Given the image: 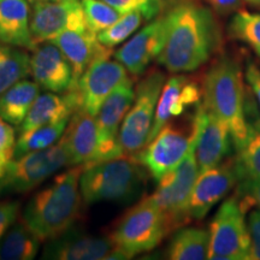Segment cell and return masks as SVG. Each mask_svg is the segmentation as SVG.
Returning a JSON list of instances; mask_svg holds the SVG:
<instances>
[{"instance_id":"40","label":"cell","mask_w":260,"mask_h":260,"mask_svg":"<svg viewBox=\"0 0 260 260\" xmlns=\"http://www.w3.org/2000/svg\"><path fill=\"white\" fill-rule=\"evenodd\" d=\"M246 3H248L249 5L253 6H260V0H245Z\"/></svg>"},{"instance_id":"43","label":"cell","mask_w":260,"mask_h":260,"mask_svg":"<svg viewBox=\"0 0 260 260\" xmlns=\"http://www.w3.org/2000/svg\"><path fill=\"white\" fill-rule=\"evenodd\" d=\"M5 170H6V167H3V165L0 164V174H5Z\"/></svg>"},{"instance_id":"5","label":"cell","mask_w":260,"mask_h":260,"mask_svg":"<svg viewBox=\"0 0 260 260\" xmlns=\"http://www.w3.org/2000/svg\"><path fill=\"white\" fill-rule=\"evenodd\" d=\"M170 233L165 214L144 198L123 214L110 237L115 247L133 258L154 249Z\"/></svg>"},{"instance_id":"23","label":"cell","mask_w":260,"mask_h":260,"mask_svg":"<svg viewBox=\"0 0 260 260\" xmlns=\"http://www.w3.org/2000/svg\"><path fill=\"white\" fill-rule=\"evenodd\" d=\"M76 110V98L69 90L63 95H58V93L53 92L39 94L23 123L19 126V133L69 119Z\"/></svg>"},{"instance_id":"13","label":"cell","mask_w":260,"mask_h":260,"mask_svg":"<svg viewBox=\"0 0 260 260\" xmlns=\"http://www.w3.org/2000/svg\"><path fill=\"white\" fill-rule=\"evenodd\" d=\"M30 30L37 44L51 41L65 30H90L81 0L34 2Z\"/></svg>"},{"instance_id":"36","label":"cell","mask_w":260,"mask_h":260,"mask_svg":"<svg viewBox=\"0 0 260 260\" xmlns=\"http://www.w3.org/2000/svg\"><path fill=\"white\" fill-rule=\"evenodd\" d=\"M236 194L241 198L247 210L253 206L260 209V180H242L240 181Z\"/></svg>"},{"instance_id":"7","label":"cell","mask_w":260,"mask_h":260,"mask_svg":"<svg viewBox=\"0 0 260 260\" xmlns=\"http://www.w3.org/2000/svg\"><path fill=\"white\" fill-rule=\"evenodd\" d=\"M199 174L193 139V144L186 158L176 169L162 176L158 181L157 189L146 198L165 214L171 232L191 219L189 200Z\"/></svg>"},{"instance_id":"19","label":"cell","mask_w":260,"mask_h":260,"mask_svg":"<svg viewBox=\"0 0 260 260\" xmlns=\"http://www.w3.org/2000/svg\"><path fill=\"white\" fill-rule=\"evenodd\" d=\"M115 247L111 237L89 235L71 228L63 235L46 241L42 259L98 260L105 259Z\"/></svg>"},{"instance_id":"44","label":"cell","mask_w":260,"mask_h":260,"mask_svg":"<svg viewBox=\"0 0 260 260\" xmlns=\"http://www.w3.org/2000/svg\"><path fill=\"white\" fill-rule=\"evenodd\" d=\"M3 190H4V186H3V180L0 178V193H2Z\"/></svg>"},{"instance_id":"14","label":"cell","mask_w":260,"mask_h":260,"mask_svg":"<svg viewBox=\"0 0 260 260\" xmlns=\"http://www.w3.org/2000/svg\"><path fill=\"white\" fill-rule=\"evenodd\" d=\"M194 149L199 172L212 169L229 155L233 139L229 129L203 104H198L193 117Z\"/></svg>"},{"instance_id":"8","label":"cell","mask_w":260,"mask_h":260,"mask_svg":"<svg viewBox=\"0 0 260 260\" xmlns=\"http://www.w3.org/2000/svg\"><path fill=\"white\" fill-rule=\"evenodd\" d=\"M247 212L248 210L237 194L220 205L210 225L209 259L248 260Z\"/></svg>"},{"instance_id":"39","label":"cell","mask_w":260,"mask_h":260,"mask_svg":"<svg viewBox=\"0 0 260 260\" xmlns=\"http://www.w3.org/2000/svg\"><path fill=\"white\" fill-rule=\"evenodd\" d=\"M206 3L216 14L220 16H228L237 12L243 5V0H206Z\"/></svg>"},{"instance_id":"22","label":"cell","mask_w":260,"mask_h":260,"mask_svg":"<svg viewBox=\"0 0 260 260\" xmlns=\"http://www.w3.org/2000/svg\"><path fill=\"white\" fill-rule=\"evenodd\" d=\"M30 15L27 0H0V41L34 51L38 44L31 35Z\"/></svg>"},{"instance_id":"35","label":"cell","mask_w":260,"mask_h":260,"mask_svg":"<svg viewBox=\"0 0 260 260\" xmlns=\"http://www.w3.org/2000/svg\"><path fill=\"white\" fill-rule=\"evenodd\" d=\"M247 229L249 235L248 260H260V209L253 206L247 212Z\"/></svg>"},{"instance_id":"17","label":"cell","mask_w":260,"mask_h":260,"mask_svg":"<svg viewBox=\"0 0 260 260\" xmlns=\"http://www.w3.org/2000/svg\"><path fill=\"white\" fill-rule=\"evenodd\" d=\"M30 74L41 88L53 93H65L74 81L73 67L51 41L40 42L32 51Z\"/></svg>"},{"instance_id":"42","label":"cell","mask_w":260,"mask_h":260,"mask_svg":"<svg viewBox=\"0 0 260 260\" xmlns=\"http://www.w3.org/2000/svg\"><path fill=\"white\" fill-rule=\"evenodd\" d=\"M158 2L160 3V4L165 8V6H167V5L169 4V3H170V0H158Z\"/></svg>"},{"instance_id":"27","label":"cell","mask_w":260,"mask_h":260,"mask_svg":"<svg viewBox=\"0 0 260 260\" xmlns=\"http://www.w3.org/2000/svg\"><path fill=\"white\" fill-rule=\"evenodd\" d=\"M30 74L27 52L0 41V95Z\"/></svg>"},{"instance_id":"16","label":"cell","mask_w":260,"mask_h":260,"mask_svg":"<svg viewBox=\"0 0 260 260\" xmlns=\"http://www.w3.org/2000/svg\"><path fill=\"white\" fill-rule=\"evenodd\" d=\"M239 181L235 159H228L217 167L200 172L190 195V218H205L214 205L223 200Z\"/></svg>"},{"instance_id":"3","label":"cell","mask_w":260,"mask_h":260,"mask_svg":"<svg viewBox=\"0 0 260 260\" xmlns=\"http://www.w3.org/2000/svg\"><path fill=\"white\" fill-rule=\"evenodd\" d=\"M203 95L204 105L228 126L239 152L249 140L245 116L246 86L239 61L229 56L214 61L205 76Z\"/></svg>"},{"instance_id":"12","label":"cell","mask_w":260,"mask_h":260,"mask_svg":"<svg viewBox=\"0 0 260 260\" xmlns=\"http://www.w3.org/2000/svg\"><path fill=\"white\" fill-rule=\"evenodd\" d=\"M128 73L118 60L104 58L94 61L69 89L76 98L77 109L96 117L110 94L130 79Z\"/></svg>"},{"instance_id":"31","label":"cell","mask_w":260,"mask_h":260,"mask_svg":"<svg viewBox=\"0 0 260 260\" xmlns=\"http://www.w3.org/2000/svg\"><path fill=\"white\" fill-rule=\"evenodd\" d=\"M88 28L95 34L115 24L122 15L103 0H81Z\"/></svg>"},{"instance_id":"26","label":"cell","mask_w":260,"mask_h":260,"mask_svg":"<svg viewBox=\"0 0 260 260\" xmlns=\"http://www.w3.org/2000/svg\"><path fill=\"white\" fill-rule=\"evenodd\" d=\"M210 233L200 228H183L172 237L168 258L172 260L209 259Z\"/></svg>"},{"instance_id":"6","label":"cell","mask_w":260,"mask_h":260,"mask_svg":"<svg viewBox=\"0 0 260 260\" xmlns=\"http://www.w3.org/2000/svg\"><path fill=\"white\" fill-rule=\"evenodd\" d=\"M165 75L152 70L135 88V99L123 119L119 141L125 155H136L148 144Z\"/></svg>"},{"instance_id":"1","label":"cell","mask_w":260,"mask_h":260,"mask_svg":"<svg viewBox=\"0 0 260 260\" xmlns=\"http://www.w3.org/2000/svg\"><path fill=\"white\" fill-rule=\"evenodd\" d=\"M167 16L168 37L157 61L168 71L191 73L219 50L222 32L206 6L197 0H175Z\"/></svg>"},{"instance_id":"21","label":"cell","mask_w":260,"mask_h":260,"mask_svg":"<svg viewBox=\"0 0 260 260\" xmlns=\"http://www.w3.org/2000/svg\"><path fill=\"white\" fill-rule=\"evenodd\" d=\"M61 140L69 155L70 168L90 164L98 148L96 117L77 109L71 116Z\"/></svg>"},{"instance_id":"45","label":"cell","mask_w":260,"mask_h":260,"mask_svg":"<svg viewBox=\"0 0 260 260\" xmlns=\"http://www.w3.org/2000/svg\"><path fill=\"white\" fill-rule=\"evenodd\" d=\"M3 176H4V174H0V178H2Z\"/></svg>"},{"instance_id":"9","label":"cell","mask_w":260,"mask_h":260,"mask_svg":"<svg viewBox=\"0 0 260 260\" xmlns=\"http://www.w3.org/2000/svg\"><path fill=\"white\" fill-rule=\"evenodd\" d=\"M64 167H70V162L60 139L51 147L29 152L10 161L2 177L3 186L4 189L25 193L40 186Z\"/></svg>"},{"instance_id":"30","label":"cell","mask_w":260,"mask_h":260,"mask_svg":"<svg viewBox=\"0 0 260 260\" xmlns=\"http://www.w3.org/2000/svg\"><path fill=\"white\" fill-rule=\"evenodd\" d=\"M145 21L146 18L144 14L140 11H133L122 15V17L115 24L98 34V40L106 47L112 48L118 46L129 37H132Z\"/></svg>"},{"instance_id":"11","label":"cell","mask_w":260,"mask_h":260,"mask_svg":"<svg viewBox=\"0 0 260 260\" xmlns=\"http://www.w3.org/2000/svg\"><path fill=\"white\" fill-rule=\"evenodd\" d=\"M135 99L133 80H126L118 86L100 107L96 115L98 148L95 157L88 165L125 155L119 141L123 119Z\"/></svg>"},{"instance_id":"28","label":"cell","mask_w":260,"mask_h":260,"mask_svg":"<svg viewBox=\"0 0 260 260\" xmlns=\"http://www.w3.org/2000/svg\"><path fill=\"white\" fill-rule=\"evenodd\" d=\"M69 119H63L58 123H52L38 128L22 132L17 141H16L14 159L27 154L29 152L40 151L51 146L56 145L64 135Z\"/></svg>"},{"instance_id":"33","label":"cell","mask_w":260,"mask_h":260,"mask_svg":"<svg viewBox=\"0 0 260 260\" xmlns=\"http://www.w3.org/2000/svg\"><path fill=\"white\" fill-rule=\"evenodd\" d=\"M103 2L116 9L121 15L133 11L142 12L146 21H152L160 15L164 9V6L158 0H103Z\"/></svg>"},{"instance_id":"41","label":"cell","mask_w":260,"mask_h":260,"mask_svg":"<svg viewBox=\"0 0 260 260\" xmlns=\"http://www.w3.org/2000/svg\"><path fill=\"white\" fill-rule=\"evenodd\" d=\"M30 3L34 2H65V0H29Z\"/></svg>"},{"instance_id":"38","label":"cell","mask_w":260,"mask_h":260,"mask_svg":"<svg viewBox=\"0 0 260 260\" xmlns=\"http://www.w3.org/2000/svg\"><path fill=\"white\" fill-rule=\"evenodd\" d=\"M245 79L260 107V69L253 60H248L246 63Z\"/></svg>"},{"instance_id":"18","label":"cell","mask_w":260,"mask_h":260,"mask_svg":"<svg viewBox=\"0 0 260 260\" xmlns=\"http://www.w3.org/2000/svg\"><path fill=\"white\" fill-rule=\"evenodd\" d=\"M201 96L203 89L199 83L187 75H174L165 81L157 104L149 141L171 118L181 116L190 106L200 104Z\"/></svg>"},{"instance_id":"10","label":"cell","mask_w":260,"mask_h":260,"mask_svg":"<svg viewBox=\"0 0 260 260\" xmlns=\"http://www.w3.org/2000/svg\"><path fill=\"white\" fill-rule=\"evenodd\" d=\"M193 139V124L189 130H184L168 122L134 157L153 180L159 181L186 158Z\"/></svg>"},{"instance_id":"37","label":"cell","mask_w":260,"mask_h":260,"mask_svg":"<svg viewBox=\"0 0 260 260\" xmlns=\"http://www.w3.org/2000/svg\"><path fill=\"white\" fill-rule=\"evenodd\" d=\"M19 203L12 200L0 201V240L18 218Z\"/></svg>"},{"instance_id":"2","label":"cell","mask_w":260,"mask_h":260,"mask_svg":"<svg viewBox=\"0 0 260 260\" xmlns=\"http://www.w3.org/2000/svg\"><path fill=\"white\" fill-rule=\"evenodd\" d=\"M84 165L71 167L38 190L25 205L21 219L42 242L63 235L76 223L82 195L80 178Z\"/></svg>"},{"instance_id":"4","label":"cell","mask_w":260,"mask_h":260,"mask_svg":"<svg viewBox=\"0 0 260 260\" xmlns=\"http://www.w3.org/2000/svg\"><path fill=\"white\" fill-rule=\"evenodd\" d=\"M144 169L133 155H121L84 165L80 178L83 201L90 205L102 201L132 200L142 188Z\"/></svg>"},{"instance_id":"32","label":"cell","mask_w":260,"mask_h":260,"mask_svg":"<svg viewBox=\"0 0 260 260\" xmlns=\"http://www.w3.org/2000/svg\"><path fill=\"white\" fill-rule=\"evenodd\" d=\"M235 160L240 181L260 180V132L251 136Z\"/></svg>"},{"instance_id":"34","label":"cell","mask_w":260,"mask_h":260,"mask_svg":"<svg viewBox=\"0 0 260 260\" xmlns=\"http://www.w3.org/2000/svg\"><path fill=\"white\" fill-rule=\"evenodd\" d=\"M16 147L15 129L0 116V164L8 167L14 159Z\"/></svg>"},{"instance_id":"24","label":"cell","mask_w":260,"mask_h":260,"mask_svg":"<svg viewBox=\"0 0 260 260\" xmlns=\"http://www.w3.org/2000/svg\"><path fill=\"white\" fill-rule=\"evenodd\" d=\"M39 94L37 82L21 80L0 95V116L11 125H21Z\"/></svg>"},{"instance_id":"15","label":"cell","mask_w":260,"mask_h":260,"mask_svg":"<svg viewBox=\"0 0 260 260\" xmlns=\"http://www.w3.org/2000/svg\"><path fill=\"white\" fill-rule=\"evenodd\" d=\"M168 16L159 15L115 52L116 60L122 63L132 75L145 73L164 48L168 37Z\"/></svg>"},{"instance_id":"25","label":"cell","mask_w":260,"mask_h":260,"mask_svg":"<svg viewBox=\"0 0 260 260\" xmlns=\"http://www.w3.org/2000/svg\"><path fill=\"white\" fill-rule=\"evenodd\" d=\"M42 241L19 219L0 240V260H31L38 255Z\"/></svg>"},{"instance_id":"20","label":"cell","mask_w":260,"mask_h":260,"mask_svg":"<svg viewBox=\"0 0 260 260\" xmlns=\"http://www.w3.org/2000/svg\"><path fill=\"white\" fill-rule=\"evenodd\" d=\"M51 42L60 48L73 67L74 81L71 87L94 61L112 56L111 48L104 46L98 40V34L92 30H65Z\"/></svg>"},{"instance_id":"29","label":"cell","mask_w":260,"mask_h":260,"mask_svg":"<svg viewBox=\"0 0 260 260\" xmlns=\"http://www.w3.org/2000/svg\"><path fill=\"white\" fill-rule=\"evenodd\" d=\"M228 32L230 38L246 44L260 57V14L239 10L230 21Z\"/></svg>"}]
</instances>
